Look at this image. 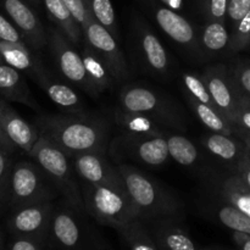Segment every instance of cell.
<instances>
[{"label":"cell","mask_w":250,"mask_h":250,"mask_svg":"<svg viewBox=\"0 0 250 250\" xmlns=\"http://www.w3.org/2000/svg\"><path fill=\"white\" fill-rule=\"evenodd\" d=\"M71 160L81 182L126 190L117 166L107 160L105 151L94 150L77 154L71 156Z\"/></svg>","instance_id":"obj_12"},{"label":"cell","mask_w":250,"mask_h":250,"mask_svg":"<svg viewBox=\"0 0 250 250\" xmlns=\"http://www.w3.org/2000/svg\"><path fill=\"white\" fill-rule=\"evenodd\" d=\"M111 119L124 133L137 134V136L166 137V134L171 132L165 127L160 126L150 117L138 114V112L127 111L122 107L112 110Z\"/></svg>","instance_id":"obj_22"},{"label":"cell","mask_w":250,"mask_h":250,"mask_svg":"<svg viewBox=\"0 0 250 250\" xmlns=\"http://www.w3.org/2000/svg\"><path fill=\"white\" fill-rule=\"evenodd\" d=\"M92 16L120 42V28L111 0H84Z\"/></svg>","instance_id":"obj_32"},{"label":"cell","mask_w":250,"mask_h":250,"mask_svg":"<svg viewBox=\"0 0 250 250\" xmlns=\"http://www.w3.org/2000/svg\"><path fill=\"white\" fill-rule=\"evenodd\" d=\"M211 183L216 197L226 200L250 217V189L236 172L226 177L214 178Z\"/></svg>","instance_id":"obj_23"},{"label":"cell","mask_w":250,"mask_h":250,"mask_svg":"<svg viewBox=\"0 0 250 250\" xmlns=\"http://www.w3.org/2000/svg\"><path fill=\"white\" fill-rule=\"evenodd\" d=\"M43 244L36 239L27 238V237H15L14 241L10 243L9 250H43Z\"/></svg>","instance_id":"obj_43"},{"label":"cell","mask_w":250,"mask_h":250,"mask_svg":"<svg viewBox=\"0 0 250 250\" xmlns=\"http://www.w3.org/2000/svg\"><path fill=\"white\" fill-rule=\"evenodd\" d=\"M43 4L54 26L58 27L73 45L82 46L84 41L83 31L65 2L62 0H43Z\"/></svg>","instance_id":"obj_25"},{"label":"cell","mask_w":250,"mask_h":250,"mask_svg":"<svg viewBox=\"0 0 250 250\" xmlns=\"http://www.w3.org/2000/svg\"><path fill=\"white\" fill-rule=\"evenodd\" d=\"M160 250H202L187 232L178 226L175 217H160L146 221Z\"/></svg>","instance_id":"obj_18"},{"label":"cell","mask_w":250,"mask_h":250,"mask_svg":"<svg viewBox=\"0 0 250 250\" xmlns=\"http://www.w3.org/2000/svg\"><path fill=\"white\" fill-rule=\"evenodd\" d=\"M239 138L243 141V143L248 146V149L250 150V132L244 131V129H236V133Z\"/></svg>","instance_id":"obj_47"},{"label":"cell","mask_w":250,"mask_h":250,"mask_svg":"<svg viewBox=\"0 0 250 250\" xmlns=\"http://www.w3.org/2000/svg\"><path fill=\"white\" fill-rule=\"evenodd\" d=\"M0 42H23L19 29L0 14Z\"/></svg>","instance_id":"obj_41"},{"label":"cell","mask_w":250,"mask_h":250,"mask_svg":"<svg viewBox=\"0 0 250 250\" xmlns=\"http://www.w3.org/2000/svg\"><path fill=\"white\" fill-rule=\"evenodd\" d=\"M58 197V190L34 161L14 164L6 194V203L12 209L53 202Z\"/></svg>","instance_id":"obj_7"},{"label":"cell","mask_w":250,"mask_h":250,"mask_svg":"<svg viewBox=\"0 0 250 250\" xmlns=\"http://www.w3.org/2000/svg\"><path fill=\"white\" fill-rule=\"evenodd\" d=\"M0 56L7 65L27 73L36 82L49 72L24 42H0Z\"/></svg>","instance_id":"obj_19"},{"label":"cell","mask_w":250,"mask_h":250,"mask_svg":"<svg viewBox=\"0 0 250 250\" xmlns=\"http://www.w3.org/2000/svg\"><path fill=\"white\" fill-rule=\"evenodd\" d=\"M233 241L241 250H250V236L241 232H233Z\"/></svg>","instance_id":"obj_44"},{"label":"cell","mask_w":250,"mask_h":250,"mask_svg":"<svg viewBox=\"0 0 250 250\" xmlns=\"http://www.w3.org/2000/svg\"><path fill=\"white\" fill-rule=\"evenodd\" d=\"M1 4L32 50L39 51L48 45V29L23 0H1Z\"/></svg>","instance_id":"obj_15"},{"label":"cell","mask_w":250,"mask_h":250,"mask_svg":"<svg viewBox=\"0 0 250 250\" xmlns=\"http://www.w3.org/2000/svg\"><path fill=\"white\" fill-rule=\"evenodd\" d=\"M109 153L117 163L128 160L149 167H160L171 159L166 137L137 136L124 132L110 142Z\"/></svg>","instance_id":"obj_8"},{"label":"cell","mask_w":250,"mask_h":250,"mask_svg":"<svg viewBox=\"0 0 250 250\" xmlns=\"http://www.w3.org/2000/svg\"><path fill=\"white\" fill-rule=\"evenodd\" d=\"M75 209L63 202L54 209L48 241L62 250H76L82 243V227Z\"/></svg>","instance_id":"obj_16"},{"label":"cell","mask_w":250,"mask_h":250,"mask_svg":"<svg viewBox=\"0 0 250 250\" xmlns=\"http://www.w3.org/2000/svg\"><path fill=\"white\" fill-rule=\"evenodd\" d=\"M185 98L194 116L210 132L229 134V136H233L236 133V129H234L231 121L217 107L198 102V100L193 99L188 95H185Z\"/></svg>","instance_id":"obj_28"},{"label":"cell","mask_w":250,"mask_h":250,"mask_svg":"<svg viewBox=\"0 0 250 250\" xmlns=\"http://www.w3.org/2000/svg\"><path fill=\"white\" fill-rule=\"evenodd\" d=\"M229 0H202L200 6L207 21H224L227 17Z\"/></svg>","instance_id":"obj_36"},{"label":"cell","mask_w":250,"mask_h":250,"mask_svg":"<svg viewBox=\"0 0 250 250\" xmlns=\"http://www.w3.org/2000/svg\"><path fill=\"white\" fill-rule=\"evenodd\" d=\"M181 81H182L183 89H185V95H188V97L193 98L198 102L216 107L202 75L185 71V72L181 73Z\"/></svg>","instance_id":"obj_33"},{"label":"cell","mask_w":250,"mask_h":250,"mask_svg":"<svg viewBox=\"0 0 250 250\" xmlns=\"http://www.w3.org/2000/svg\"><path fill=\"white\" fill-rule=\"evenodd\" d=\"M234 172L242 178V181L246 183L247 187L250 189V150L247 146L243 155L241 156L236 167H234Z\"/></svg>","instance_id":"obj_42"},{"label":"cell","mask_w":250,"mask_h":250,"mask_svg":"<svg viewBox=\"0 0 250 250\" xmlns=\"http://www.w3.org/2000/svg\"><path fill=\"white\" fill-rule=\"evenodd\" d=\"M0 148L4 149L5 151H7V153H14L15 150H16V146H15L14 143H12L11 141L9 139V137L5 134V132L2 131L1 126H0Z\"/></svg>","instance_id":"obj_45"},{"label":"cell","mask_w":250,"mask_h":250,"mask_svg":"<svg viewBox=\"0 0 250 250\" xmlns=\"http://www.w3.org/2000/svg\"><path fill=\"white\" fill-rule=\"evenodd\" d=\"M83 36H84V42L89 44L90 48L107 66L116 84L125 83L129 80L131 71L126 56L120 48V42L94 17L89 20L83 32Z\"/></svg>","instance_id":"obj_11"},{"label":"cell","mask_w":250,"mask_h":250,"mask_svg":"<svg viewBox=\"0 0 250 250\" xmlns=\"http://www.w3.org/2000/svg\"><path fill=\"white\" fill-rule=\"evenodd\" d=\"M84 210L95 221L119 231L139 219L127 190L81 182Z\"/></svg>","instance_id":"obj_5"},{"label":"cell","mask_w":250,"mask_h":250,"mask_svg":"<svg viewBox=\"0 0 250 250\" xmlns=\"http://www.w3.org/2000/svg\"><path fill=\"white\" fill-rule=\"evenodd\" d=\"M128 42L131 58L141 72L161 81L170 80V55L155 32L138 15L131 19Z\"/></svg>","instance_id":"obj_6"},{"label":"cell","mask_w":250,"mask_h":250,"mask_svg":"<svg viewBox=\"0 0 250 250\" xmlns=\"http://www.w3.org/2000/svg\"><path fill=\"white\" fill-rule=\"evenodd\" d=\"M200 142L212 156L224 161L227 165L233 166V170L246 150V144L239 143L229 134L210 132L204 134L200 138Z\"/></svg>","instance_id":"obj_24"},{"label":"cell","mask_w":250,"mask_h":250,"mask_svg":"<svg viewBox=\"0 0 250 250\" xmlns=\"http://www.w3.org/2000/svg\"><path fill=\"white\" fill-rule=\"evenodd\" d=\"M208 211L227 229L250 236V217L226 200L217 197V200L210 202Z\"/></svg>","instance_id":"obj_29"},{"label":"cell","mask_w":250,"mask_h":250,"mask_svg":"<svg viewBox=\"0 0 250 250\" xmlns=\"http://www.w3.org/2000/svg\"><path fill=\"white\" fill-rule=\"evenodd\" d=\"M248 48H250V11L233 24L227 50L229 54H236Z\"/></svg>","instance_id":"obj_34"},{"label":"cell","mask_w":250,"mask_h":250,"mask_svg":"<svg viewBox=\"0 0 250 250\" xmlns=\"http://www.w3.org/2000/svg\"><path fill=\"white\" fill-rule=\"evenodd\" d=\"M129 250H160L151 236L146 221L137 219L119 229Z\"/></svg>","instance_id":"obj_31"},{"label":"cell","mask_w":250,"mask_h":250,"mask_svg":"<svg viewBox=\"0 0 250 250\" xmlns=\"http://www.w3.org/2000/svg\"><path fill=\"white\" fill-rule=\"evenodd\" d=\"M156 1L161 2L165 6L170 7V9L175 10V11H180L185 6V0H156Z\"/></svg>","instance_id":"obj_46"},{"label":"cell","mask_w":250,"mask_h":250,"mask_svg":"<svg viewBox=\"0 0 250 250\" xmlns=\"http://www.w3.org/2000/svg\"><path fill=\"white\" fill-rule=\"evenodd\" d=\"M116 166L139 219L143 221L160 217L176 219L181 214L182 203L158 181L126 163H117Z\"/></svg>","instance_id":"obj_2"},{"label":"cell","mask_w":250,"mask_h":250,"mask_svg":"<svg viewBox=\"0 0 250 250\" xmlns=\"http://www.w3.org/2000/svg\"><path fill=\"white\" fill-rule=\"evenodd\" d=\"M0 243H1V238H0Z\"/></svg>","instance_id":"obj_49"},{"label":"cell","mask_w":250,"mask_h":250,"mask_svg":"<svg viewBox=\"0 0 250 250\" xmlns=\"http://www.w3.org/2000/svg\"><path fill=\"white\" fill-rule=\"evenodd\" d=\"M54 209L53 202L20 208L14 210L7 227L15 237H27L44 244L48 241Z\"/></svg>","instance_id":"obj_13"},{"label":"cell","mask_w":250,"mask_h":250,"mask_svg":"<svg viewBox=\"0 0 250 250\" xmlns=\"http://www.w3.org/2000/svg\"><path fill=\"white\" fill-rule=\"evenodd\" d=\"M229 33L224 21H207L198 31V44L202 60L212 58L229 48Z\"/></svg>","instance_id":"obj_26"},{"label":"cell","mask_w":250,"mask_h":250,"mask_svg":"<svg viewBox=\"0 0 250 250\" xmlns=\"http://www.w3.org/2000/svg\"><path fill=\"white\" fill-rule=\"evenodd\" d=\"M41 167L63 202L78 212H85L82 189L70 156L41 136L28 154Z\"/></svg>","instance_id":"obj_4"},{"label":"cell","mask_w":250,"mask_h":250,"mask_svg":"<svg viewBox=\"0 0 250 250\" xmlns=\"http://www.w3.org/2000/svg\"><path fill=\"white\" fill-rule=\"evenodd\" d=\"M38 85L50 98L51 102L62 109L66 114H85V107L83 105L82 98L67 83L55 80L50 72L38 81Z\"/></svg>","instance_id":"obj_21"},{"label":"cell","mask_w":250,"mask_h":250,"mask_svg":"<svg viewBox=\"0 0 250 250\" xmlns=\"http://www.w3.org/2000/svg\"><path fill=\"white\" fill-rule=\"evenodd\" d=\"M229 68L241 97L250 100V61L237 60Z\"/></svg>","instance_id":"obj_35"},{"label":"cell","mask_w":250,"mask_h":250,"mask_svg":"<svg viewBox=\"0 0 250 250\" xmlns=\"http://www.w3.org/2000/svg\"><path fill=\"white\" fill-rule=\"evenodd\" d=\"M202 77L207 83L208 89L217 109L229 121H232L241 100V94L237 89L229 66L225 63L207 66L203 71Z\"/></svg>","instance_id":"obj_14"},{"label":"cell","mask_w":250,"mask_h":250,"mask_svg":"<svg viewBox=\"0 0 250 250\" xmlns=\"http://www.w3.org/2000/svg\"><path fill=\"white\" fill-rule=\"evenodd\" d=\"M202 250H203V249H202ZM204 250H208V249H204Z\"/></svg>","instance_id":"obj_50"},{"label":"cell","mask_w":250,"mask_h":250,"mask_svg":"<svg viewBox=\"0 0 250 250\" xmlns=\"http://www.w3.org/2000/svg\"><path fill=\"white\" fill-rule=\"evenodd\" d=\"M231 122L234 129H244L250 132V100L241 97Z\"/></svg>","instance_id":"obj_39"},{"label":"cell","mask_w":250,"mask_h":250,"mask_svg":"<svg viewBox=\"0 0 250 250\" xmlns=\"http://www.w3.org/2000/svg\"><path fill=\"white\" fill-rule=\"evenodd\" d=\"M0 126L16 148L27 154L41 137L38 128L22 119L2 97H0Z\"/></svg>","instance_id":"obj_17"},{"label":"cell","mask_w":250,"mask_h":250,"mask_svg":"<svg viewBox=\"0 0 250 250\" xmlns=\"http://www.w3.org/2000/svg\"><path fill=\"white\" fill-rule=\"evenodd\" d=\"M120 107L150 117L168 131L187 129L183 107L170 95L146 83L124 84L119 94Z\"/></svg>","instance_id":"obj_3"},{"label":"cell","mask_w":250,"mask_h":250,"mask_svg":"<svg viewBox=\"0 0 250 250\" xmlns=\"http://www.w3.org/2000/svg\"><path fill=\"white\" fill-rule=\"evenodd\" d=\"M142 2L168 38L172 39L190 58L202 60L198 44V29L185 16L156 0H142Z\"/></svg>","instance_id":"obj_10"},{"label":"cell","mask_w":250,"mask_h":250,"mask_svg":"<svg viewBox=\"0 0 250 250\" xmlns=\"http://www.w3.org/2000/svg\"><path fill=\"white\" fill-rule=\"evenodd\" d=\"M0 97L9 102L20 103L37 110L36 99L32 95L21 71L7 65L0 56Z\"/></svg>","instance_id":"obj_20"},{"label":"cell","mask_w":250,"mask_h":250,"mask_svg":"<svg viewBox=\"0 0 250 250\" xmlns=\"http://www.w3.org/2000/svg\"><path fill=\"white\" fill-rule=\"evenodd\" d=\"M66 4V6L68 7V10L71 11L72 16L75 17V20L77 21V23L80 24L82 31L84 32L85 27H87L88 22L92 19V14L88 10L87 4H85L84 0H62Z\"/></svg>","instance_id":"obj_38"},{"label":"cell","mask_w":250,"mask_h":250,"mask_svg":"<svg viewBox=\"0 0 250 250\" xmlns=\"http://www.w3.org/2000/svg\"><path fill=\"white\" fill-rule=\"evenodd\" d=\"M28 1L31 2V4L33 5V6L39 7V6H41V4H42V1H43V0H28Z\"/></svg>","instance_id":"obj_48"},{"label":"cell","mask_w":250,"mask_h":250,"mask_svg":"<svg viewBox=\"0 0 250 250\" xmlns=\"http://www.w3.org/2000/svg\"><path fill=\"white\" fill-rule=\"evenodd\" d=\"M55 67L62 78L83 92L95 97L94 89L78 48L56 26L48 27V45Z\"/></svg>","instance_id":"obj_9"},{"label":"cell","mask_w":250,"mask_h":250,"mask_svg":"<svg viewBox=\"0 0 250 250\" xmlns=\"http://www.w3.org/2000/svg\"><path fill=\"white\" fill-rule=\"evenodd\" d=\"M250 11V0H229L227 5V17L232 24L237 23Z\"/></svg>","instance_id":"obj_40"},{"label":"cell","mask_w":250,"mask_h":250,"mask_svg":"<svg viewBox=\"0 0 250 250\" xmlns=\"http://www.w3.org/2000/svg\"><path fill=\"white\" fill-rule=\"evenodd\" d=\"M81 55H82L87 75L89 77L90 83H92L93 89H94L95 97H99L103 92L110 89V88H112V85L116 84L111 72L104 63V61L97 55V53L84 41H83Z\"/></svg>","instance_id":"obj_27"},{"label":"cell","mask_w":250,"mask_h":250,"mask_svg":"<svg viewBox=\"0 0 250 250\" xmlns=\"http://www.w3.org/2000/svg\"><path fill=\"white\" fill-rule=\"evenodd\" d=\"M41 136L55 144L68 156L87 151H106L109 125L103 119L85 114H44L37 119Z\"/></svg>","instance_id":"obj_1"},{"label":"cell","mask_w":250,"mask_h":250,"mask_svg":"<svg viewBox=\"0 0 250 250\" xmlns=\"http://www.w3.org/2000/svg\"><path fill=\"white\" fill-rule=\"evenodd\" d=\"M9 155L10 153L0 148V204L6 203L7 186H9L10 173L14 166Z\"/></svg>","instance_id":"obj_37"},{"label":"cell","mask_w":250,"mask_h":250,"mask_svg":"<svg viewBox=\"0 0 250 250\" xmlns=\"http://www.w3.org/2000/svg\"><path fill=\"white\" fill-rule=\"evenodd\" d=\"M170 158L185 167H193L199 160L197 146L181 132H168L166 134Z\"/></svg>","instance_id":"obj_30"}]
</instances>
